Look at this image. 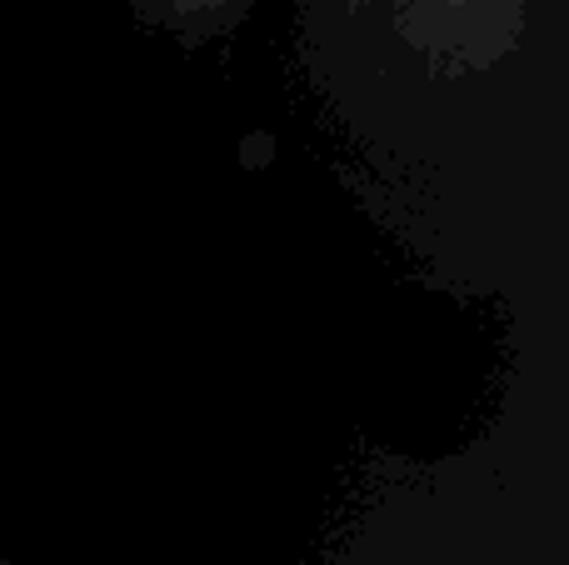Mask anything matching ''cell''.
Here are the masks:
<instances>
[]
</instances>
